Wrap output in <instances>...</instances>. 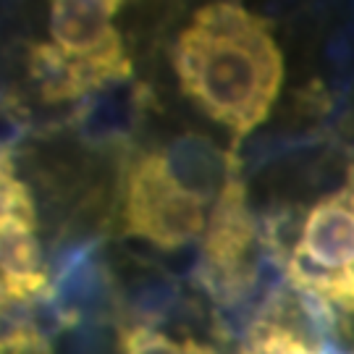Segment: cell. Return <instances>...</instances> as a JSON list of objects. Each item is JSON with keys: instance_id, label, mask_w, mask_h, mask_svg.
<instances>
[{"instance_id": "cell-2", "label": "cell", "mask_w": 354, "mask_h": 354, "mask_svg": "<svg viewBox=\"0 0 354 354\" xmlns=\"http://www.w3.org/2000/svg\"><path fill=\"white\" fill-rule=\"evenodd\" d=\"M203 236L194 276L215 302L236 304L254 289L266 257L239 158L213 203Z\"/></svg>"}, {"instance_id": "cell-7", "label": "cell", "mask_w": 354, "mask_h": 354, "mask_svg": "<svg viewBox=\"0 0 354 354\" xmlns=\"http://www.w3.org/2000/svg\"><path fill=\"white\" fill-rule=\"evenodd\" d=\"M121 352L124 354H184V344L174 342L150 326H129L121 330Z\"/></svg>"}, {"instance_id": "cell-3", "label": "cell", "mask_w": 354, "mask_h": 354, "mask_svg": "<svg viewBox=\"0 0 354 354\" xmlns=\"http://www.w3.org/2000/svg\"><path fill=\"white\" fill-rule=\"evenodd\" d=\"M205 207L174 178L163 150L131 155L118 210L124 236L150 241L163 252H178L205 234Z\"/></svg>"}, {"instance_id": "cell-4", "label": "cell", "mask_w": 354, "mask_h": 354, "mask_svg": "<svg viewBox=\"0 0 354 354\" xmlns=\"http://www.w3.org/2000/svg\"><path fill=\"white\" fill-rule=\"evenodd\" d=\"M239 354H346L313 323L299 304L291 307L286 299L270 302L254 317L241 342Z\"/></svg>"}, {"instance_id": "cell-1", "label": "cell", "mask_w": 354, "mask_h": 354, "mask_svg": "<svg viewBox=\"0 0 354 354\" xmlns=\"http://www.w3.org/2000/svg\"><path fill=\"white\" fill-rule=\"evenodd\" d=\"M178 89L231 150L266 124L283 89L286 61L270 19L244 0H205L171 48Z\"/></svg>"}, {"instance_id": "cell-6", "label": "cell", "mask_w": 354, "mask_h": 354, "mask_svg": "<svg viewBox=\"0 0 354 354\" xmlns=\"http://www.w3.org/2000/svg\"><path fill=\"white\" fill-rule=\"evenodd\" d=\"M21 68L24 82L42 105H68L89 92L79 64L55 42H26Z\"/></svg>"}, {"instance_id": "cell-5", "label": "cell", "mask_w": 354, "mask_h": 354, "mask_svg": "<svg viewBox=\"0 0 354 354\" xmlns=\"http://www.w3.org/2000/svg\"><path fill=\"white\" fill-rule=\"evenodd\" d=\"M168 168L192 197L203 205H213L236 163V150H223L213 137L203 131H181L163 147Z\"/></svg>"}]
</instances>
